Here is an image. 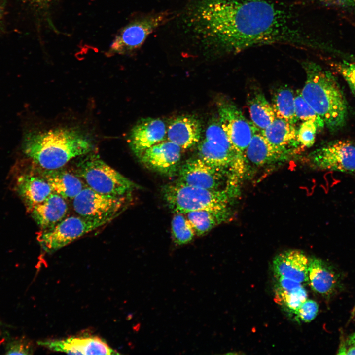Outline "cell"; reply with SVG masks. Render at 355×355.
<instances>
[{"instance_id":"obj_1","label":"cell","mask_w":355,"mask_h":355,"mask_svg":"<svg viewBox=\"0 0 355 355\" xmlns=\"http://www.w3.org/2000/svg\"><path fill=\"white\" fill-rule=\"evenodd\" d=\"M182 20L198 43L227 53L276 44L320 46L292 8L271 0H189Z\"/></svg>"},{"instance_id":"obj_2","label":"cell","mask_w":355,"mask_h":355,"mask_svg":"<svg viewBox=\"0 0 355 355\" xmlns=\"http://www.w3.org/2000/svg\"><path fill=\"white\" fill-rule=\"evenodd\" d=\"M23 150L35 165L43 170H53L72 159L92 152L91 138L75 127H58L28 133Z\"/></svg>"},{"instance_id":"obj_3","label":"cell","mask_w":355,"mask_h":355,"mask_svg":"<svg viewBox=\"0 0 355 355\" xmlns=\"http://www.w3.org/2000/svg\"><path fill=\"white\" fill-rule=\"evenodd\" d=\"M303 67L306 78L302 96L330 130H339L346 123L348 106L337 80L329 71L312 61L304 62Z\"/></svg>"},{"instance_id":"obj_4","label":"cell","mask_w":355,"mask_h":355,"mask_svg":"<svg viewBox=\"0 0 355 355\" xmlns=\"http://www.w3.org/2000/svg\"><path fill=\"white\" fill-rule=\"evenodd\" d=\"M90 153L78 161L75 169V174L86 185L103 194L130 195L137 185L106 164L99 155Z\"/></svg>"},{"instance_id":"obj_5","label":"cell","mask_w":355,"mask_h":355,"mask_svg":"<svg viewBox=\"0 0 355 355\" xmlns=\"http://www.w3.org/2000/svg\"><path fill=\"white\" fill-rule=\"evenodd\" d=\"M162 194L169 208L175 213L208 210L227 211L228 192L187 185L179 181L164 186Z\"/></svg>"},{"instance_id":"obj_6","label":"cell","mask_w":355,"mask_h":355,"mask_svg":"<svg viewBox=\"0 0 355 355\" xmlns=\"http://www.w3.org/2000/svg\"><path fill=\"white\" fill-rule=\"evenodd\" d=\"M110 219L73 215L65 217L53 227L41 230L37 240L47 253H52L82 236L105 226Z\"/></svg>"},{"instance_id":"obj_7","label":"cell","mask_w":355,"mask_h":355,"mask_svg":"<svg viewBox=\"0 0 355 355\" xmlns=\"http://www.w3.org/2000/svg\"><path fill=\"white\" fill-rule=\"evenodd\" d=\"M168 11L152 12L131 21L116 35L109 52L124 54L142 46L147 37L173 17Z\"/></svg>"},{"instance_id":"obj_8","label":"cell","mask_w":355,"mask_h":355,"mask_svg":"<svg viewBox=\"0 0 355 355\" xmlns=\"http://www.w3.org/2000/svg\"><path fill=\"white\" fill-rule=\"evenodd\" d=\"M205 134L198 146V157L204 162L223 169H233L239 158L243 157L235 150L218 118L209 123Z\"/></svg>"},{"instance_id":"obj_9","label":"cell","mask_w":355,"mask_h":355,"mask_svg":"<svg viewBox=\"0 0 355 355\" xmlns=\"http://www.w3.org/2000/svg\"><path fill=\"white\" fill-rule=\"evenodd\" d=\"M129 197L101 194L86 186L72 200V206L78 215L113 220L122 212Z\"/></svg>"},{"instance_id":"obj_10","label":"cell","mask_w":355,"mask_h":355,"mask_svg":"<svg viewBox=\"0 0 355 355\" xmlns=\"http://www.w3.org/2000/svg\"><path fill=\"white\" fill-rule=\"evenodd\" d=\"M218 119L237 153L244 156L255 126L232 102L221 101L217 105Z\"/></svg>"},{"instance_id":"obj_11","label":"cell","mask_w":355,"mask_h":355,"mask_svg":"<svg viewBox=\"0 0 355 355\" xmlns=\"http://www.w3.org/2000/svg\"><path fill=\"white\" fill-rule=\"evenodd\" d=\"M316 168L346 173L355 172V146L348 141L329 142L311 154Z\"/></svg>"},{"instance_id":"obj_12","label":"cell","mask_w":355,"mask_h":355,"mask_svg":"<svg viewBox=\"0 0 355 355\" xmlns=\"http://www.w3.org/2000/svg\"><path fill=\"white\" fill-rule=\"evenodd\" d=\"M225 170L208 164L199 157L190 159L179 169L178 181L191 186L219 190Z\"/></svg>"},{"instance_id":"obj_13","label":"cell","mask_w":355,"mask_h":355,"mask_svg":"<svg viewBox=\"0 0 355 355\" xmlns=\"http://www.w3.org/2000/svg\"><path fill=\"white\" fill-rule=\"evenodd\" d=\"M181 150L175 143L164 140L146 149L138 158L148 168L171 177L178 171Z\"/></svg>"},{"instance_id":"obj_14","label":"cell","mask_w":355,"mask_h":355,"mask_svg":"<svg viewBox=\"0 0 355 355\" xmlns=\"http://www.w3.org/2000/svg\"><path fill=\"white\" fill-rule=\"evenodd\" d=\"M38 344L56 352L71 355H115L117 351L97 336L71 337L62 340L40 341Z\"/></svg>"},{"instance_id":"obj_15","label":"cell","mask_w":355,"mask_h":355,"mask_svg":"<svg viewBox=\"0 0 355 355\" xmlns=\"http://www.w3.org/2000/svg\"><path fill=\"white\" fill-rule=\"evenodd\" d=\"M166 134L167 128L162 120L142 118L132 129L128 142L131 149L138 157L146 149L164 141Z\"/></svg>"},{"instance_id":"obj_16","label":"cell","mask_w":355,"mask_h":355,"mask_svg":"<svg viewBox=\"0 0 355 355\" xmlns=\"http://www.w3.org/2000/svg\"><path fill=\"white\" fill-rule=\"evenodd\" d=\"M201 132L199 119L193 115H181L170 122L167 128L166 138L182 149H187L200 142Z\"/></svg>"},{"instance_id":"obj_17","label":"cell","mask_w":355,"mask_h":355,"mask_svg":"<svg viewBox=\"0 0 355 355\" xmlns=\"http://www.w3.org/2000/svg\"><path fill=\"white\" fill-rule=\"evenodd\" d=\"M309 260L298 250H289L277 255L273 261L275 277L288 278L301 283L308 282Z\"/></svg>"},{"instance_id":"obj_18","label":"cell","mask_w":355,"mask_h":355,"mask_svg":"<svg viewBox=\"0 0 355 355\" xmlns=\"http://www.w3.org/2000/svg\"><path fill=\"white\" fill-rule=\"evenodd\" d=\"M39 173L22 174L16 181V191L30 211L53 192L47 181Z\"/></svg>"},{"instance_id":"obj_19","label":"cell","mask_w":355,"mask_h":355,"mask_svg":"<svg viewBox=\"0 0 355 355\" xmlns=\"http://www.w3.org/2000/svg\"><path fill=\"white\" fill-rule=\"evenodd\" d=\"M68 211L66 200L52 192L43 202L31 211L32 215L41 230L50 229L65 218Z\"/></svg>"},{"instance_id":"obj_20","label":"cell","mask_w":355,"mask_h":355,"mask_svg":"<svg viewBox=\"0 0 355 355\" xmlns=\"http://www.w3.org/2000/svg\"><path fill=\"white\" fill-rule=\"evenodd\" d=\"M40 169V174L47 181L52 191L66 200H72L86 186L75 174L63 170L62 168L53 170Z\"/></svg>"},{"instance_id":"obj_21","label":"cell","mask_w":355,"mask_h":355,"mask_svg":"<svg viewBox=\"0 0 355 355\" xmlns=\"http://www.w3.org/2000/svg\"><path fill=\"white\" fill-rule=\"evenodd\" d=\"M261 132L275 149L284 154L290 146L296 145L299 143L297 130L294 124L282 118L276 117Z\"/></svg>"},{"instance_id":"obj_22","label":"cell","mask_w":355,"mask_h":355,"mask_svg":"<svg viewBox=\"0 0 355 355\" xmlns=\"http://www.w3.org/2000/svg\"><path fill=\"white\" fill-rule=\"evenodd\" d=\"M285 154L275 149L267 141L261 131L255 127L251 141L244 157L256 166H262L277 161Z\"/></svg>"},{"instance_id":"obj_23","label":"cell","mask_w":355,"mask_h":355,"mask_svg":"<svg viewBox=\"0 0 355 355\" xmlns=\"http://www.w3.org/2000/svg\"><path fill=\"white\" fill-rule=\"evenodd\" d=\"M308 281L314 291L329 295L334 289L336 278L334 272L324 261L312 258L309 260Z\"/></svg>"},{"instance_id":"obj_24","label":"cell","mask_w":355,"mask_h":355,"mask_svg":"<svg viewBox=\"0 0 355 355\" xmlns=\"http://www.w3.org/2000/svg\"><path fill=\"white\" fill-rule=\"evenodd\" d=\"M248 109L253 124L261 131L267 127L276 117L272 105L261 92H256L248 99Z\"/></svg>"},{"instance_id":"obj_25","label":"cell","mask_w":355,"mask_h":355,"mask_svg":"<svg viewBox=\"0 0 355 355\" xmlns=\"http://www.w3.org/2000/svg\"><path fill=\"white\" fill-rule=\"evenodd\" d=\"M227 213V211L202 210L185 214L192 225L196 235L202 236L224 221Z\"/></svg>"},{"instance_id":"obj_26","label":"cell","mask_w":355,"mask_h":355,"mask_svg":"<svg viewBox=\"0 0 355 355\" xmlns=\"http://www.w3.org/2000/svg\"><path fill=\"white\" fill-rule=\"evenodd\" d=\"M276 117L295 124L298 121L295 111V95L288 87L278 89L274 94L271 104Z\"/></svg>"},{"instance_id":"obj_27","label":"cell","mask_w":355,"mask_h":355,"mask_svg":"<svg viewBox=\"0 0 355 355\" xmlns=\"http://www.w3.org/2000/svg\"><path fill=\"white\" fill-rule=\"evenodd\" d=\"M275 293L276 302L293 314L307 299V293L303 286L291 290L275 289Z\"/></svg>"},{"instance_id":"obj_28","label":"cell","mask_w":355,"mask_h":355,"mask_svg":"<svg viewBox=\"0 0 355 355\" xmlns=\"http://www.w3.org/2000/svg\"><path fill=\"white\" fill-rule=\"evenodd\" d=\"M171 231L174 242L178 245L190 242L196 235L185 214L176 213L171 222Z\"/></svg>"},{"instance_id":"obj_29","label":"cell","mask_w":355,"mask_h":355,"mask_svg":"<svg viewBox=\"0 0 355 355\" xmlns=\"http://www.w3.org/2000/svg\"><path fill=\"white\" fill-rule=\"evenodd\" d=\"M295 111L298 120L313 121L318 129H322L324 127V121L305 100L301 92L295 96Z\"/></svg>"},{"instance_id":"obj_30","label":"cell","mask_w":355,"mask_h":355,"mask_svg":"<svg viewBox=\"0 0 355 355\" xmlns=\"http://www.w3.org/2000/svg\"><path fill=\"white\" fill-rule=\"evenodd\" d=\"M331 66L344 78L355 97V62L343 60L332 62Z\"/></svg>"},{"instance_id":"obj_31","label":"cell","mask_w":355,"mask_h":355,"mask_svg":"<svg viewBox=\"0 0 355 355\" xmlns=\"http://www.w3.org/2000/svg\"><path fill=\"white\" fill-rule=\"evenodd\" d=\"M318 130V128L314 122L303 121L297 131V140L299 143L304 147H311L315 143Z\"/></svg>"},{"instance_id":"obj_32","label":"cell","mask_w":355,"mask_h":355,"mask_svg":"<svg viewBox=\"0 0 355 355\" xmlns=\"http://www.w3.org/2000/svg\"><path fill=\"white\" fill-rule=\"evenodd\" d=\"M319 306L314 300H305L298 308L294 315L297 320L304 322H309L317 316Z\"/></svg>"},{"instance_id":"obj_33","label":"cell","mask_w":355,"mask_h":355,"mask_svg":"<svg viewBox=\"0 0 355 355\" xmlns=\"http://www.w3.org/2000/svg\"><path fill=\"white\" fill-rule=\"evenodd\" d=\"M31 344L24 339H16L10 342L6 348L7 355H30L33 353Z\"/></svg>"},{"instance_id":"obj_34","label":"cell","mask_w":355,"mask_h":355,"mask_svg":"<svg viewBox=\"0 0 355 355\" xmlns=\"http://www.w3.org/2000/svg\"><path fill=\"white\" fill-rule=\"evenodd\" d=\"M320 4L355 13V0H318Z\"/></svg>"},{"instance_id":"obj_35","label":"cell","mask_w":355,"mask_h":355,"mask_svg":"<svg viewBox=\"0 0 355 355\" xmlns=\"http://www.w3.org/2000/svg\"><path fill=\"white\" fill-rule=\"evenodd\" d=\"M277 283L276 288L280 290H291L303 286V284L297 281L284 277H276Z\"/></svg>"},{"instance_id":"obj_36","label":"cell","mask_w":355,"mask_h":355,"mask_svg":"<svg viewBox=\"0 0 355 355\" xmlns=\"http://www.w3.org/2000/svg\"><path fill=\"white\" fill-rule=\"evenodd\" d=\"M24 2L36 6H44L50 3L53 0H22Z\"/></svg>"},{"instance_id":"obj_37","label":"cell","mask_w":355,"mask_h":355,"mask_svg":"<svg viewBox=\"0 0 355 355\" xmlns=\"http://www.w3.org/2000/svg\"><path fill=\"white\" fill-rule=\"evenodd\" d=\"M348 345V344H347ZM349 346L347 348L345 345L344 355H355V346L353 345H348Z\"/></svg>"},{"instance_id":"obj_38","label":"cell","mask_w":355,"mask_h":355,"mask_svg":"<svg viewBox=\"0 0 355 355\" xmlns=\"http://www.w3.org/2000/svg\"><path fill=\"white\" fill-rule=\"evenodd\" d=\"M347 344L355 346V332L352 334L347 341Z\"/></svg>"},{"instance_id":"obj_39","label":"cell","mask_w":355,"mask_h":355,"mask_svg":"<svg viewBox=\"0 0 355 355\" xmlns=\"http://www.w3.org/2000/svg\"><path fill=\"white\" fill-rule=\"evenodd\" d=\"M4 14V7L2 1L0 0V21L2 19Z\"/></svg>"},{"instance_id":"obj_40","label":"cell","mask_w":355,"mask_h":355,"mask_svg":"<svg viewBox=\"0 0 355 355\" xmlns=\"http://www.w3.org/2000/svg\"><path fill=\"white\" fill-rule=\"evenodd\" d=\"M354 311H355V308H354Z\"/></svg>"},{"instance_id":"obj_41","label":"cell","mask_w":355,"mask_h":355,"mask_svg":"<svg viewBox=\"0 0 355 355\" xmlns=\"http://www.w3.org/2000/svg\"></svg>"}]
</instances>
